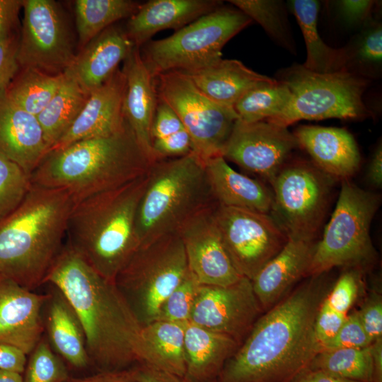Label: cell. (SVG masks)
I'll list each match as a JSON object with an SVG mask.
<instances>
[{"label":"cell","mask_w":382,"mask_h":382,"mask_svg":"<svg viewBox=\"0 0 382 382\" xmlns=\"http://www.w3.org/2000/svg\"><path fill=\"white\" fill-rule=\"evenodd\" d=\"M319 277L257 318L214 382H294L308 369L319 352L314 323L325 297Z\"/></svg>","instance_id":"obj_1"},{"label":"cell","mask_w":382,"mask_h":382,"mask_svg":"<svg viewBox=\"0 0 382 382\" xmlns=\"http://www.w3.org/2000/svg\"><path fill=\"white\" fill-rule=\"evenodd\" d=\"M45 284L60 291L74 309L96 371L142 363L141 326L125 298L114 282L98 273L66 242Z\"/></svg>","instance_id":"obj_2"},{"label":"cell","mask_w":382,"mask_h":382,"mask_svg":"<svg viewBox=\"0 0 382 382\" xmlns=\"http://www.w3.org/2000/svg\"><path fill=\"white\" fill-rule=\"evenodd\" d=\"M74 204L63 189L33 184L18 208L0 221V277L33 291L45 284L64 244Z\"/></svg>","instance_id":"obj_3"},{"label":"cell","mask_w":382,"mask_h":382,"mask_svg":"<svg viewBox=\"0 0 382 382\" xmlns=\"http://www.w3.org/2000/svg\"><path fill=\"white\" fill-rule=\"evenodd\" d=\"M151 164L126 120L110 135L50 151L30 178L34 185L66 190L76 203L137 179Z\"/></svg>","instance_id":"obj_4"},{"label":"cell","mask_w":382,"mask_h":382,"mask_svg":"<svg viewBox=\"0 0 382 382\" xmlns=\"http://www.w3.org/2000/svg\"><path fill=\"white\" fill-rule=\"evenodd\" d=\"M146 174L116 188L76 202L69 215L66 242L98 273L115 281L139 247L135 233Z\"/></svg>","instance_id":"obj_5"},{"label":"cell","mask_w":382,"mask_h":382,"mask_svg":"<svg viewBox=\"0 0 382 382\" xmlns=\"http://www.w3.org/2000/svg\"><path fill=\"white\" fill-rule=\"evenodd\" d=\"M216 203L204 161L195 151L155 161L136 213L139 246L177 232L192 216Z\"/></svg>","instance_id":"obj_6"},{"label":"cell","mask_w":382,"mask_h":382,"mask_svg":"<svg viewBox=\"0 0 382 382\" xmlns=\"http://www.w3.org/2000/svg\"><path fill=\"white\" fill-rule=\"evenodd\" d=\"M189 268L178 232L142 245L115 279V284L141 327L155 320L168 295Z\"/></svg>","instance_id":"obj_7"},{"label":"cell","mask_w":382,"mask_h":382,"mask_svg":"<svg viewBox=\"0 0 382 382\" xmlns=\"http://www.w3.org/2000/svg\"><path fill=\"white\" fill-rule=\"evenodd\" d=\"M252 20L237 8L222 4L171 35L148 42L141 57L151 73L190 72L221 60L224 46Z\"/></svg>","instance_id":"obj_8"},{"label":"cell","mask_w":382,"mask_h":382,"mask_svg":"<svg viewBox=\"0 0 382 382\" xmlns=\"http://www.w3.org/2000/svg\"><path fill=\"white\" fill-rule=\"evenodd\" d=\"M277 80L291 94L286 110L270 121L277 125L287 127L302 120H362L371 115L362 98L369 82L364 77L347 71L316 73L294 64L279 71Z\"/></svg>","instance_id":"obj_9"},{"label":"cell","mask_w":382,"mask_h":382,"mask_svg":"<svg viewBox=\"0 0 382 382\" xmlns=\"http://www.w3.org/2000/svg\"><path fill=\"white\" fill-rule=\"evenodd\" d=\"M381 203L380 196L342 182L335 210L317 241L308 277L323 274L333 267H357L373 262L376 251L370 227Z\"/></svg>","instance_id":"obj_10"},{"label":"cell","mask_w":382,"mask_h":382,"mask_svg":"<svg viewBox=\"0 0 382 382\" xmlns=\"http://www.w3.org/2000/svg\"><path fill=\"white\" fill-rule=\"evenodd\" d=\"M335 179L313 163H285L272 182L270 215L287 237L316 240L324 220Z\"/></svg>","instance_id":"obj_11"},{"label":"cell","mask_w":382,"mask_h":382,"mask_svg":"<svg viewBox=\"0 0 382 382\" xmlns=\"http://www.w3.org/2000/svg\"><path fill=\"white\" fill-rule=\"evenodd\" d=\"M156 79L158 97L180 118L192 139L193 151L204 162L221 156L238 120L233 108L209 98L182 71H166Z\"/></svg>","instance_id":"obj_12"},{"label":"cell","mask_w":382,"mask_h":382,"mask_svg":"<svg viewBox=\"0 0 382 382\" xmlns=\"http://www.w3.org/2000/svg\"><path fill=\"white\" fill-rule=\"evenodd\" d=\"M214 217L233 265L250 281L287 241L286 233L269 214L217 204Z\"/></svg>","instance_id":"obj_13"},{"label":"cell","mask_w":382,"mask_h":382,"mask_svg":"<svg viewBox=\"0 0 382 382\" xmlns=\"http://www.w3.org/2000/svg\"><path fill=\"white\" fill-rule=\"evenodd\" d=\"M23 18L17 62L50 74L64 73L76 54L64 16L53 0H23Z\"/></svg>","instance_id":"obj_14"},{"label":"cell","mask_w":382,"mask_h":382,"mask_svg":"<svg viewBox=\"0 0 382 382\" xmlns=\"http://www.w3.org/2000/svg\"><path fill=\"white\" fill-rule=\"evenodd\" d=\"M298 146L294 134L286 127L267 120H238L221 156L271 183Z\"/></svg>","instance_id":"obj_15"},{"label":"cell","mask_w":382,"mask_h":382,"mask_svg":"<svg viewBox=\"0 0 382 382\" xmlns=\"http://www.w3.org/2000/svg\"><path fill=\"white\" fill-rule=\"evenodd\" d=\"M261 311L251 281L243 277L228 286L199 284L190 322L241 344Z\"/></svg>","instance_id":"obj_16"},{"label":"cell","mask_w":382,"mask_h":382,"mask_svg":"<svg viewBox=\"0 0 382 382\" xmlns=\"http://www.w3.org/2000/svg\"><path fill=\"white\" fill-rule=\"evenodd\" d=\"M216 203L189 218L178 230L188 268L200 285L228 286L243 277L233 265L217 229Z\"/></svg>","instance_id":"obj_17"},{"label":"cell","mask_w":382,"mask_h":382,"mask_svg":"<svg viewBox=\"0 0 382 382\" xmlns=\"http://www.w3.org/2000/svg\"><path fill=\"white\" fill-rule=\"evenodd\" d=\"M47 292L39 294L0 277V343L28 355L45 334Z\"/></svg>","instance_id":"obj_18"},{"label":"cell","mask_w":382,"mask_h":382,"mask_svg":"<svg viewBox=\"0 0 382 382\" xmlns=\"http://www.w3.org/2000/svg\"><path fill=\"white\" fill-rule=\"evenodd\" d=\"M125 89V77L118 68L104 83L89 93L79 115L50 151L121 129L126 122L122 111Z\"/></svg>","instance_id":"obj_19"},{"label":"cell","mask_w":382,"mask_h":382,"mask_svg":"<svg viewBox=\"0 0 382 382\" xmlns=\"http://www.w3.org/2000/svg\"><path fill=\"white\" fill-rule=\"evenodd\" d=\"M49 152L37 117L0 93V155L31 175Z\"/></svg>","instance_id":"obj_20"},{"label":"cell","mask_w":382,"mask_h":382,"mask_svg":"<svg viewBox=\"0 0 382 382\" xmlns=\"http://www.w3.org/2000/svg\"><path fill=\"white\" fill-rule=\"evenodd\" d=\"M125 77L122 111L141 148L153 163L157 161L152 148L151 130L158 94L156 78L146 65L140 48L134 46L123 62Z\"/></svg>","instance_id":"obj_21"},{"label":"cell","mask_w":382,"mask_h":382,"mask_svg":"<svg viewBox=\"0 0 382 382\" xmlns=\"http://www.w3.org/2000/svg\"><path fill=\"white\" fill-rule=\"evenodd\" d=\"M316 243L311 239L287 237L283 248L251 280L262 311L269 310L296 282L308 277Z\"/></svg>","instance_id":"obj_22"},{"label":"cell","mask_w":382,"mask_h":382,"mask_svg":"<svg viewBox=\"0 0 382 382\" xmlns=\"http://www.w3.org/2000/svg\"><path fill=\"white\" fill-rule=\"evenodd\" d=\"M293 134L313 163L333 179L348 180L358 170L360 153L354 138L347 129L301 125Z\"/></svg>","instance_id":"obj_23"},{"label":"cell","mask_w":382,"mask_h":382,"mask_svg":"<svg viewBox=\"0 0 382 382\" xmlns=\"http://www.w3.org/2000/svg\"><path fill=\"white\" fill-rule=\"evenodd\" d=\"M134 47L125 28L113 24L83 47L64 72L89 94L110 78Z\"/></svg>","instance_id":"obj_24"},{"label":"cell","mask_w":382,"mask_h":382,"mask_svg":"<svg viewBox=\"0 0 382 382\" xmlns=\"http://www.w3.org/2000/svg\"><path fill=\"white\" fill-rule=\"evenodd\" d=\"M222 4L218 0H150L141 4L125 28L134 46L140 48L159 31H176Z\"/></svg>","instance_id":"obj_25"},{"label":"cell","mask_w":382,"mask_h":382,"mask_svg":"<svg viewBox=\"0 0 382 382\" xmlns=\"http://www.w3.org/2000/svg\"><path fill=\"white\" fill-rule=\"evenodd\" d=\"M50 286L43 309L45 335L69 369H89L91 364L81 323L62 292Z\"/></svg>","instance_id":"obj_26"},{"label":"cell","mask_w":382,"mask_h":382,"mask_svg":"<svg viewBox=\"0 0 382 382\" xmlns=\"http://www.w3.org/2000/svg\"><path fill=\"white\" fill-rule=\"evenodd\" d=\"M204 163L210 189L218 204L270 214L272 191L262 181L237 172L222 156L212 157Z\"/></svg>","instance_id":"obj_27"},{"label":"cell","mask_w":382,"mask_h":382,"mask_svg":"<svg viewBox=\"0 0 382 382\" xmlns=\"http://www.w3.org/2000/svg\"><path fill=\"white\" fill-rule=\"evenodd\" d=\"M240 345L228 335L187 322L184 336L185 377L190 382H214Z\"/></svg>","instance_id":"obj_28"},{"label":"cell","mask_w":382,"mask_h":382,"mask_svg":"<svg viewBox=\"0 0 382 382\" xmlns=\"http://www.w3.org/2000/svg\"><path fill=\"white\" fill-rule=\"evenodd\" d=\"M183 73L209 98L231 108L251 88L274 79L253 71L237 59H221L206 68Z\"/></svg>","instance_id":"obj_29"},{"label":"cell","mask_w":382,"mask_h":382,"mask_svg":"<svg viewBox=\"0 0 382 382\" xmlns=\"http://www.w3.org/2000/svg\"><path fill=\"white\" fill-rule=\"evenodd\" d=\"M185 324L156 320L141 327V364L185 377Z\"/></svg>","instance_id":"obj_30"},{"label":"cell","mask_w":382,"mask_h":382,"mask_svg":"<svg viewBox=\"0 0 382 382\" xmlns=\"http://www.w3.org/2000/svg\"><path fill=\"white\" fill-rule=\"evenodd\" d=\"M289 5L301 30L306 47V59L302 65L310 71L320 74L345 71L348 59L347 47H331L324 42L318 33L319 1L292 0Z\"/></svg>","instance_id":"obj_31"},{"label":"cell","mask_w":382,"mask_h":382,"mask_svg":"<svg viewBox=\"0 0 382 382\" xmlns=\"http://www.w3.org/2000/svg\"><path fill=\"white\" fill-rule=\"evenodd\" d=\"M64 79L52 100L37 116L50 151L73 124L83 108L88 94L70 75Z\"/></svg>","instance_id":"obj_32"},{"label":"cell","mask_w":382,"mask_h":382,"mask_svg":"<svg viewBox=\"0 0 382 382\" xmlns=\"http://www.w3.org/2000/svg\"><path fill=\"white\" fill-rule=\"evenodd\" d=\"M140 5L139 2L132 0L75 1V21L80 49L117 21L130 18Z\"/></svg>","instance_id":"obj_33"},{"label":"cell","mask_w":382,"mask_h":382,"mask_svg":"<svg viewBox=\"0 0 382 382\" xmlns=\"http://www.w3.org/2000/svg\"><path fill=\"white\" fill-rule=\"evenodd\" d=\"M64 79V73L50 75L33 69L21 68L6 92L19 107L37 117L56 94Z\"/></svg>","instance_id":"obj_34"},{"label":"cell","mask_w":382,"mask_h":382,"mask_svg":"<svg viewBox=\"0 0 382 382\" xmlns=\"http://www.w3.org/2000/svg\"><path fill=\"white\" fill-rule=\"evenodd\" d=\"M291 94L288 87L274 79L246 92L233 105L238 120L245 122L271 121L288 108Z\"/></svg>","instance_id":"obj_35"},{"label":"cell","mask_w":382,"mask_h":382,"mask_svg":"<svg viewBox=\"0 0 382 382\" xmlns=\"http://www.w3.org/2000/svg\"><path fill=\"white\" fill-rule=\"evenodd\" d=\"M308 369L322 371L358 382H373L371 345L360 349H337L319 352L312 360Z\"/></svg>","instance_id":"obj_36"},{"label":"cell","mask_w":382,"mask_h":382,"mask_svg":"<svg viewBox=\"0 0 382 382\" xmlns=\"http://www.w3.org/2000/svg\"><path fill=\"white\" fill-rule=\"evenodd\" d=\"M228 2L257 22L279 46L296 54L286 8L279 0H231Z\"/></svg>","instance_id":"obj_37"},{"label":"cell","mask_w":382,"mask_h":382,"mask_svg":"<svg viewBox=\"0 0 382 382\" xmlns=\"http://www.w3.org/2000/svg\"><path fill=\"white\" fill-rule=\"evenodd\" d=\"M346 46L348 59L345 71L364 77L379 74L382 63V26L372 20Z\"/></svg>","instance_id":"obj_38"},{"label":"cell","mask_w":382,"mask_h":382,"mask_svg":"<svg viewBox=\"0 0 382 382\" xmlns=\"http://www.w3.org/2000/svg\"><path fill=\"white\" fill-rule=\"evenodd\" d=\"M71 376L63 359L44 335L28 355L23 382H64Z\"/></svg>","instance_id":"obj_39"},{"label":"cell","mask_w":382,"mask_h":382,"mask_svg":"<svg viewBox=\"0 0 382 382\" xmlns=\"http://www.w3.org/2000/svg\"><path fill=\"white\" fill-rule=\"evenodd\" d=\"M32 185L30 175L0 155V221L18 208Z\"/></svg>","instance_id":"obj_40"},{"label":"cell","mask_w":382,"mask_h":382,"mask_svg":"<svg viewBox=\"0 0 382 382\" xmlns=\"http://www.w3.org/2000/svg\"><path fill=\"white\" fill-rule=\"evenodd\" d=\"M199 286L189 271L163 302L156 320L180 323L189 322Z\"/></svg>","instance_id":"obj_41"},{"label":"cell","mask_w":382,"mask_h":382,"mask_svg":"<svg viewBox=\"0 0 382 382\" xmlns=\"http://www.w3.org/2000/svg\"><path fill=\"white\" fill-rule=\"evenodd\" d=\"M361 269L349 267L335 282L324 301L334 311L347 315L357 296L361 282Z\"/></svg>","instance_id":"obj_42"},{"label":"cell","mask_w":382,"mask_h":382,"mask_svg":"<svg viewBox=\"0 0 382 382\" xmlns=\"http://www.w3.org/2000/svg\"><path fill=\"white\" fill-rule=\"evenodd\" d=\"M372 344L358 317L357 311L347 315L337 335L328 342L321 352L337 349L365 348Z\"/></svg>","instance_id":"obj_43"},{"label":"cell","mask_w":382,"mask_h":382,"mask_svg":"<svg viewBox=\"0 0 382 382\" xmlns=\"http://www.w3.org/2000/svg\"><path fill=\"white\" fill-rule=\"evenodd\" d=\"M347 315L334 311L323 300L314 323V333L319 352L337 335Z\"/></svg>","instance_id":"obj_44"},{"label":"cell","mask_w":382,"mask_h":382,"mask_svg":"<svg viewBox=\"0 0 382 382\" xmlns=\"http://www.w3.org/2000/svg\"><path fill=\"white\" fill-rule=\"evenodd\" d=\"M359 320L372 343L382 338V299L376 293L371 294L357 311Z\"/></svg>","instance_id":"obj_45"},{"label":"cell","mask_w":382,"mask_h":382,"mask_svg":"<svg viewBox=\"0 0 382 382\" xmlns=\"http://www.w3.org/2000/svg\"><path fill=\"white\" fill-rule=\"evenodd\" d=\"M152 148L157 161L181 157L193 151L192 139L185 129L166 137L154 140Z\"/></svg>","instance_id":"obj_46"},{"label":"cell","mask_w":382,"mask_h":382,"mask_svg":"<svg viewBox=\"0 0 382 382\" xmlns=\"http://www.w3.org/2000/svg\"><path fill=\"white\" fill-rule=\"evenodd\" d=\"M184 129L175 112L165 101L158 98L151 125V141L166 137Z\"/></svg>","instance_id":"obj_47"},{"label":"cell","mask_w":382,"mask_h":382,"mask_svg":"<svg viewBox=\"0 0 382 382\" xmlns=\"http://www.w3.org/2000/svg\"><path fill=\"white\" fill-rule=\"evenodd\" d=\"M18 43L14 35L0 40V93L6 90L19 69Z\"/></svg>","instance_id":"obj_48"},{"label":"cell","mask_w":382,"mask_h":382,"mask_svg":"<svg viewBox=\"0 0 382 382\" xmlns=\"http://www.w3.org/2000/svg\"><path fill=\"white\" fill-rule=\"evenodd\" d=\"M342 19L351 25H364L371 21L375 1L371 0H342L335 1Z\"/></svg>","instance_id":"obj_49"},{"label":"cell","mask_w":382,"mask_h":382,"mask_svg":"<svg viewBox=\"0 0 382 382\" xmlns=\"http://www.w3.org/2000/svg\"><path fill=\"white\" fill-rule=\"evenodd\" d=\"M64 382H140L132 368L118 370L96 371L87 375L70 376Z\"/></svg>","instance_id":"obj_50"},{"label":"cell","mask_w":382,"mask_h":382,"mask_svg":"<svg viewBox=\"0 0 382 382\" xmlns=\"http://www.w3.org/2000/svg\"><path fill=\"white\" fill-rule=\"evenodd\" d=\"M23 0H0V40L12 36Z\"/></svg>","instance_id":"obj_51"},{"label":"cell","mask_w":382,"mask_h":382,"mask_svg":"<svg viewBox=\"0 0 382 382\" xmlns=\"http://www.w3.org/2000/svg\"><path fill=\"white\" fill-rule=\"evenodd\" d=\"M28 355L21 349L0 343V370L23 374Z\"/></svg>","instance_id":"obj_52"},{"label":"cell","mask_w":382,"mask_h":382,"mask_svg":"<svg viewBox=\"0 0 382 382\" xmlns=\"http://www.w3.org/2000/svg\"><path fill=\"white\" fill-rule=\"evenodd\" d=\"M132 368L140 382H190L185 377L158 370L146 364H139Z\"/></svg>","instance_id":"obj_53"},{"label":"cell","mask_w":382,"mask_h":382,"mask_svg":"<svg viewBox=\"0 0 382 382\" xmlns=\"http://www.w3.org/2000/svg\"><path fill=\"white\" fill-rule=\"evenodd\" d=\"M367 177L369 182L375 187L382 185V146L378 144L372 155L368 167Z\"/></svg>","instance_id":"obj_54"},{"label":"cell","mask_w":382,"mask_h":382,"mask_svg":"<svg viewBox=\"0 0 382 382\" xmlns=\"http://www.w3.org/2000/svg\"><path fill=\"white\" fill-rule=\"evenodd\" d=\"M294 382H358L335 376L328 373L307 369Z\"/></svg>","instance_id":"obj_55"},{"label":"cell","mask_w":382,"mask_h":382,"mask_svg":"<svg viewBox=\"0 0 382 382\" xmlns=\"http://www.w3.org/2000/svg\"><path fill=\"white\" fill-rule=\"evenodd\" d=\"M373 361V382H382V338L371 345Z\"/></svg>","instance_id":"obj_56"},{"label":"cell","mask_w":382,"mask_h":382,"mask_svg":"<svg viewBox=\"0 0 382 382\" xmlns=\"http://www.w3.org/2000/svg\"><path fill=\"white\" fill-rule=\"evenodd\" d=\"M0 382H23V374L14 371L0 370Z\"/></svg>","instance_id":"obj_57"}]
</instances>
